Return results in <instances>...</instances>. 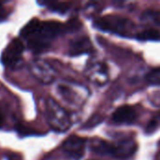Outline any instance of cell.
<instances>
[{"label": "cell", "mask_w": 160, "mask_h": 160, "mask_svg": "<svg viewBox=\"0 0 160 160\" xmlns=\"http://www.w3.org/2000/svg\"><path fill=\"white\" fill-rule=\"evenodd\" d=\"M80 26L78 21H70L64 24L60 22H41L38 19L31 20L21 30V36L27 41L28 47L36 52L47 50L52 42L59 36L73 31Z\"/></svg>", "instance_id": "obj_1"}, {"label": "cell", "mask_w": 160, "mask_h": 160, "mask_svg": "<svg viewBox=\"0 0 160 160\" xmlns=\"http://www.w3.org/2000/svg\"><path fill=\"white\" fill-rule=\"evenodd\" d=\"M44 114L50 128L55 132H66L71 126V119L68 112L53 98H48L45 100Z\"/></svg>", "instance_id": "obj_2"}, {"label": "cell", "mask_w": 160, "mask_h": 160, "mask_svg": "<svg viewBox=\"0 0 160 160\" xmlns=\"http://www.w3.org/2000/svg\"><path fill=\"white\" fill-rule=\"evenodd\" d=\"M94 26L101 31L125 38L130 37L134 30V23L129 19L112 14L96 19L94 21Z\"/></svg>", "instance_id": "obj_3"}, {"label": "cell", "mask_w": 160, "mask_h": 160, "mask_svg": "<svg viewBox=\"0 0 160 160\" xmlns=\"http://www.w3.org/2000/svg\"><path fill=\"white\" fill-rule=\"evenodd\" d=\"M57 92L60 97L71 106H81L88 97V90L78 83L63 82L58 84Z\"/></svg>", "instance_id": "obj_4"}, {"label": "cell", "mask_w": 160, "mask_h": 160, "mask_svg": "<svg viewBox=\"0 0 160 160\" xmlns=\"http://www.w3.org/2000/svg\"><path fill=\"white\" fill-rule=\"evenodd\" d=\"M24 46L19 38H13L1 54V63L8 68H17L22 59Z\"/></svg>", "instance_id": "obj_5"}, {"label": "cell", "mask_w": 160, "mask_h": 160, "mask_svg": "<svg viewBox=\"0 0 160 160\" xmlns=\"http://www.w3.org/2000/svg\"><path fill=\"white\" fill-rule=\"evenodd\" d=\"M29 71L32 76L43 84L52 83L56 77L55 70L46 61L37 59L30 64Z\"/></svg>", "instance_id": "obj_6"}, {"label": "cell", "mask_w": 160, "mask_h": 160, "mask_svg": "<svg viewBox=\"0 0 160 160\" xmlns=\"http://www.w3.org/2000/svg\"><path fill=\"white\" fill-rule=\"evenodd\" d=\"M62 149L68 158L80 160L85 153V140L79 136L72 135L64 142Z\"/></svg>", "instance_id": "obj_7"}, {"label": "cell", "mask_w": 160, "mask_h": 160, "mask_svg": "<svg viewBox=\"0 0 160 160\" xmlns=\"http://www.w3.org/2000/svg\"><path fill=\"white\" fill-rule=\"evenodd\" d=\"M138 112L132 106L124 105L117 108L112 115V120L117 125H132L136 122Z\"/></svg>", "instance_id": "obj_8"}, {"label": "cell", "mask_w": 160, "mask_h": 160, "mask_svg": "<svg viewBox=\"0 0 160 160\" xmlns=\"http://www.w3.org/2000/svg\"><path fill=\"white\" fill-rule=\"evenodd\" d=\"M86 74L88 78L97 84H105L109 80L108 68L106 65L101 62H95L88 66Z\"/></svg>", "instance_id": "obj_9"}, {"label": "cell", "mask_w": 160, "mask_h": 160, "mask_svg": "<svg viewBox=\"0 0 160 160\" xmlns=\"http://www.w3.org/2000/svg\"><path fill=\"white\" fill-rule=\"evenodd\" d=\"M92 50H93V46L90 39L87 37H82L73 39L70 42L68 53L71 56H78L81 54L88 53L92 52Z\"/></svg>", "instance_id": "obj_10"}, {"label": "cell", "mask_w": 160, "mask_h": 160, "mask_svg": "<svg viewBox=\"0 0 160 160\" xmlns=\"http://www.w3.org/2000/svg\"><path fill=\"white\" fill-rule=\"evenodd\" d=\"M137 145L131 140H125L114 144V158H128L136 151Z\"/></svg>", "instance_id": "obj_11"}, {"label": "cell", "mask_w": 160, "mask_h": 160, "mask_svg": "<svg viewBox=\"0 0 160 160\" xmlns=\"http://www.w3.org/2000/svg\"><path fill=\"white\" fill-rule=\"evenodd\" d=\"M91 150L100 156H112L114 154V145L113 143L107 142L100 139H94L90 144Z\"/></svg>", "instance_id": "obj_12"}, {"label": "cell", "mask_w": 160, "mask_h": 160, "mask_svg": "<svg viewBox=\"0 0 160 160\" xmlns=\"http://www.w3.org/2000/svg\"><path fill=\"white\" fill-rule=\"evenodd\" d=\"M43 6H46L49 9L52 11L60 13V14H65L67 13L71 6V3L68 2H49V3H40Z\"/></svg>", "instance_id": "obj_13"}, {"label": "cell", "mask_w": 160, "mask_h": 160, "mask_svg": "<svg viewBox=\"0 0 160 160\" xmlns=\"http://www.w3.org/2000/svg\"><path fill=\"white\" fill-rule=\"evenodd\" d=\"M137 38L140 40H159L160 34L155 29H146L137 34Z\"/></svg>", "instance_id": "obj_14"}, {"label": "cell", "mask_w": 160, "mask_h": 160, "mask_svg": "<svg viewBox=\"0 0 160 160\" xmlns=\"http://www.w3.org/2000/svg\"><path fill=\"white\" fill-rule=\"evenodd\" d=\"M142 20L149 23L160 24V12L158 10L149 9L142 14Z\"/></svg>", "instance_id": "obj_15"}, {"label": "cell", "mask_w": 160, "mask_h": 160, "mask_svg": "<svg viewBox=\"0 0 160 160\" xmlns=\"http://www.w3.org/2000/svg\"><path fill=\"white\" fill-rule=\"evenodd\" d=\"M146 81L150 84L158 85L160 84V68H154L146 75Z\"/></svg>", "instance_id": "obj_16"}, {"label": "cell", "mask_w": 160, "mask_h": 160, "mask_svg": "<svg viewBox=\"0 0 160 160\" xmlns=\"http://www.w3.org/2000/svg\"><path fill=\"white\" fill-rule=\"evenodd\" d=\"M7 158L8 160H22V158L20 155L16 154V153H8L7 154Z\"/></svg>", "instance_id": "obj_17"}, {"label": "cell", "mask_w": 160, "mask_h": 160, "mask_svg": "<svg viewBox=\"0 0 160 160\" xmlns=\"http://www.w3.org/2000/svg\"><path fill=\"white\" fill-rule=\"evenodd\" d=\"M7 18V12L3 7H0V22L4 21Z\"/></svg>", "instance_id": "obj_18"}, {"label": "cell", "mask_w": 160, "mask_h": 160, "mask_svg": "<svg viewBox=\"0 0 160 160\" xmlns=\"http://www.w3.org/2000/svg\"><path fill=\"white\" fill-rule=\"evenodd\" d=\"M4 121H5V119H4V115H3V113H2V112H1V110H0V128L3 127V125H4Z\"/></svg>", "instance_id": "obj_19"}]
</instances>
